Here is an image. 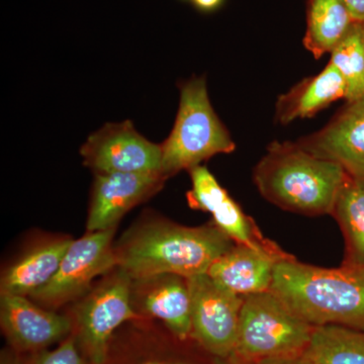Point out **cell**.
<instances>
[{
  "label": "cell",
  "mask_w": 364,
  "mask_h": 364,
  "mask_svg": "<svg viewBox=\"0 0 364 364\" xmlns=\"http://www.w3.org/2000/svg\"><path fill=\"white\" fill-rule=\"evenodd\" d=\"M234 242L214 223L183 226L147 212L114 242L117 267L131 279L173 273L184 277L208 272Z\"/></svg>",
  "instance_id": "1"
},
{
  "label": "cell",
  "mask_w": 364,
  "mask_h": 364,
  "mask_svg": "<svg viewBox=\"0 0 364 364\" xmlns=\"http://www.w3.org/2000/svg\"><path fill=\"white\" fill-rule=\"evenodd\" d=\"M270 291L313 327L364 330V267H315L294 256L275 265Z\"/></svg>",
  "instance_id": "2"
},
{
  "label": "cell",
  "mask_w": 364,
  "mask_h": 364,
  "mask_svg": "<svg viewBox=\"0 0 364 364\" xmlns=\"http://www.w3.org/2000/svg\"><path fill=\"white\" fill-rule=\"evenodd\" d=\"M347 172L298 143L273 142L254 169L261 196L282 210L305 215H331Z\"/></svg>",
  "instance_id": "3"
},
{
  "label": "cell",
  "mask_w": 364,
  "mask_h": 364,
  "mask_svg": "<svg viewBox=\"0 0 364 364\" xmlns=\"http://www.w3.org/2000/svg\"><path fill=\"white\" fill-rule=\"evenodd\" d=\"M179 90L176 124L161 144V173L166 179L182 170L200 166L215 155L230 154L236 149L229 131L210 104L205 76L183 81Z\"/></svg>",
  "instance_id": "4"
},
{
  "label": "cell",
  "mask_w": 364,
  "mask_h": 364,
  "mask_svg": "<svg viewBox=\"0 0 364 364\" xmlns=\"http://www.w3.org/2000/svg\"><path fill=\"white\" fill-rule=\"evenodd\" d=\"M313 329L272 291L251 294L244 298L236 346L230 358L259 361L304 355Z\"/></svg>",
  "instance_id": "5"
},
{
  "label": "cell",
  "mask_w": 364,
  "mask_h": 364,
  "mask_svg": "<svg viewBox=\"0 0 364 364\" xmlns=\"http://www.w3.org/2000/svg\"><path fill=\"white\" fill-rule=\"evenodd\" d=\"M131 280L117 267L72 304V335L90 364H105L109 341L124 323L143 320L132 308Z\"/></svg>",
  "instance_id": "6"
},
{
  "label": "cell",
  "mask_w": 364,
  "mask_h": 364,
  "mask_svg": "<svg viewBox=\"0 0 364 364\" xmlns=\"http://www.w3.org/2000/svg\"><path fill=\"white\" fill-rule=\"evenodd\" d=\"M116 232L117 228L86 232L72 242L52 279L28 298L53 311L82 298L97 279L117 267L114 253Z\"/></svg>",
  "instance_id": "7"
},
{
  "label": "cell",
  "mask_w": 364,
  "mask_h": 364,
  "mask_svg": "<svg viewBox=\"0 0 364 364\" xmlns=\"http://www.w3.org/2000/svg\"><path fill=\"white\" fill-rule=\"evenodd\" d=\"M191 339L210 358L227 360L234 353L243 296L205 274L188 277Z\"/></svg>",
  "instance_id": "8"
},
{
  "label": "cell",
  "mask_w": 364,
  "mask_h": 364,
  "mask_svg": "<svg viewBox=\"0 0 364 364\" xmlns=\"http://www.w3.org/2000/svg\"><path fill=\"white\" fill-rule=\"evenodd\" d=\"M83 164L97 173H161V144L150 142L131 121L107 123L80 149Z\"/></svg>",
  "instance_id": "9"
},
{
  "label": "cell",
  "mask_w": 364,
  "mask_h": 364,
  "mask_svg": "<svg viewBox=\"0 0 364 364\" xmlns=\"http://www.w3.org/2000/svg\"><path fill=\"white\" fill-rule=\"evenodd\" d=\"M0 326L9 347L31 355L61 343L73 332L68 314L49 310L28 296L0 294Z\"/></svg>",
  "instance_id": "10"
},
{
  "label": "cell",
  "mask_w": 364,
  "mask_h": 364,
  "mask_svg": "<svg viewBox=\"0 0 364 364\" xmlns=\"http://www.w3.org/2000/svg\"><path fill=\"white\" fill-rule=\"evenodd\" d=\"M183 341L155 320L124 323L109 341L105 364H215L186 352Z\"/></svg>",
  "instance_id": "11"
},
{
  "label": "cell",
  "mask_w": 364,
  "mask_h": 364,
  "mask_svg": "<svg viewBox=\"0 0 364 364\" xmlns=\"http://www.w3.org/2000/svg\"><path fill=\"white\" fill-rule=\"evenodd\" d=\"M191 188L186 193L189 208L212 215V222L234 243L269 252H284L274 242L265 238L252 218L227 193L205 166L189 170Z\"/></svg>",
  "instance_id": "12"
},
{
  "label": "cell",
  "mask_w": 364,
  "mask_h": 364,
  "mask_svg": "<svg viewBox=\"0 0 364 364\" xmlns=\"http://www.w3.org/2000/svg\"><path fill=\"white\" fill-rule=\"evenodd\" d=\"M162 173H97L91 188L86 232L117 228L124 215L157 195Z\"/></svg>",
  "instance_id": "13"
},
{
  "label": "cell",
  "mask_w": 364,
  "mask_h": 364,
  "mask_svg": "<svg viewBox=\"0 0 364 364\" xmlns=\"http://www.w3.org/2000/svg\"><path fill=\"white\" fill-rule=\"evenodd\" d=\"M131 304L141 318L162 323L183 341L193 340L188 277L159 273L132 279Z\"/></svg>",
  "instance_id": "14"
},
{
  "label": "cell",
  "mask_w": 364,
  "mask_h": 364,
  "mask_svg": "<svg viewBox=\"0 0 364 364\" xmlns=\"http://www.w3.org/2000/svg\"><path fill=\"white\" fill-rule=\"evenodd\" d=\"M298 144L316 156L338 163L348 176L364 178V95L348 102L322 130Z\"/></svg>",
  "instance_id": "15"
},
{
  "label": "cell",
  "mask_w": 364,
  "mask_h": 364,
  "mask_svg": "<svg viewBox=\"0 0 364 364\" xmlns=\"http://www.w3.org/2000/svg\"><path fill=\"white\" fill-rule=\"evenodd\" d=\"M291 257L286 251L269 252L235 243L212 263L207 274L220 286L245 298L270 291L275 265Z\"/></svg>",
  "instance_id": "16"
},
{
  "label": "cell",
  "mask_w": 364,
  "mask_h": 364,
  "mask_svg": "<svg viewBox=\"0 0 364 364\" xmlns=\"http://www.w3.org/2000/svg\"><path fill=\"white\" fill-rule=\"evenodd\" d=\"M73 238L50 235L31 244L1 272L0 294L31 296L46 286L58 270Z\"/></svg>",
  "instance_id": "17"
},
{
  "label": "cell",
  "mask_w": 364,
  "mask_h": 364,
  "mask_svg": "<svg viewBox=\"0 0 364 364\" xmlns=\"http://www.w3.org/2000/svg\"><path fill=\"white\" fill-rule=\"evenodd\" d=\"M347 97V85L338 69L331 63L314 77L306 78L280 95L277 121L287 124L298 119L313 117L332 102Z\"/></svg>",
  "instance_id": "18"
},
{
  "label": "cell",
  "mask_w": 364,
  "mask_h": 364,
  "mask_svg": "<svg viewBox=\"0 0 364 364\" xmlns=\"http://www.w3.org/2000/svg\"><path fill=\"white\" fill-rule=\"evenodd\" d=\"M331 215L343 235L342 265L364 267V178L347 176L335 200Z\"/></svg>",
  "instance_id": "19"
},
{
  "label": "cell",
  "mask_w": 364,
  "mask_h": 364,
  "mask_svg": "<svg viewBox=\"0 0 364 364\" xmlns=\"http://www.w3.org/2000/svg\"><path fill=\"white\" fill-rule=\"evenodd\" d=\"M353 23L343 0H308L304 45L321 58L332 52Z\"/></svg>",
  "instance_id": "20"
},
{
  "label": "cell",
  "mask_w": 364,
  "mask_h": 364,
  "mask_svg": "<svg viewBox=\"0 0 364 364\" xmlns=\"http://www.w3.org/2000/svg\"><path fill=\"white\" fill-rule=\"evenodd\" d=\"M304 355L313 364H364V330L334 325L314 327Z\"/></svg>",
  "instance_id": "21"
},
{
  "label": "cell",
  "mask_w": 364,
  "mask_h": 364,
  "mask_svg": "<svg viewBox=\"0 0 364 364\" xmlns=\"http://www.w3.org/2000/svg\"><path fill=\"white\" fill-rule=\"evenodd\" d=\"M329 63L338 69L347 85V102L364 95V33L360 23H353L332 50Z\"/></svg>",
  "instance_id": "22"
},
{
  "label": "cell",
  "mask_w": 364,
  "mask_h": 364,
  "mask_svg": "<svg viewBox=\"0 0 364 364\" xmlns=\"http://www.w3.org/2000/svg\"><path fill=\"white\" fill-rule=\"evenodd\" d=\"M28 364H90L79 349L73 335L54 349L36 352L28 355Z\"/></svg>",
  "instance_id": "23"
},
{
  "label": "cell",
  "mask_w": 364,
  "mask_h": 364,
  "mask_svg": "<svg viewBox=\"0 0 364 364\" xmlns=\"http://www.w3.org/2000/svg\"><path fill=\"white\" fill-rule=\"evenodd\" d=\"M0 364H28V355L18 353L7 346L0 353Z\"/></svg>",
  "instance_id": "24"
},
{
  "label": "cell",
  "mask_w": 364,
  "mask_h": 364,
  "mask_svg": "<svg viewBox=\"0 0 364 364\" xmlns=\"http://www.w3.org/2000/svg\"><path fill=\"white\" fill-rule=\"evenodd\" d=\"M354 23H364V0H343Z\"/></svg>",
  "instance_id": "25"
},
{
  "label": "cell",
  "mask_w": 364,
  "mask_h": 364,
  "mask_svg": "<svg viewBox=\"0 0 364 364\" xmlns=\"http://www.w3.org/2000/svg\"><path fill=\"white\" fill-rule=\"evenodd\" d=\"M226 0H191L193 6L203 14H212L224 6Z\"/></svg>",
  "instance_id": "26"
},
{
  "label": "cell",
  "mask_w": 364,
  "mask_h": 364,
  "mask_svg": "<svg viewBox=\"0 0 364 364\" xmlns=\"http://www.w3.org/2000/svg\"><path fill=\"white\" fill-rule=\"evenodd\" d=\"M261 364H313L305 355L291 356V358H282L264 359Z\"/></svg>",
  "instance_id": "27"
},
{
  "label": "cell",
  "mask_w": 364,
  "mask_h": 364,
  "mask_svg": "<svg viewBox=\"0 0 364 364\" xmlns=\"http://www.w3.org/2000/svg\"><path fill=\"white\" fill-rule=\"evenodd\" d=\"M226 364H261V360L259 361H241L237 360V359L229 358L227 360H225Z\"/></svg>",
  "instance_id": "28"
},
{
  "label": "cell",
  "mask_w": 364,
  "mask_h": 364,
  "mask_svg": "<svg viewBox=\"0 0 364 364\" xmlns=\"http://www.w3.org/2000/svg\"><path fill=\"white\" fill-rule=\"evenodd\" d=\"M215 364H226V363H225V360H222V359L215 358Z\"/></svg>",
  "instance_id": "29"
},
{
  "label": "cell",
  "mask_w": 364,
  "mask_h": 364,
  "mask_svg": "<svg viewBox=\"0 0 364 364\" xmlns=\"http://www.w3.org/2000/svg\"><path fill=\"white\" fill-rule=\"evenodd\" d=\"M361 25H363V33H364V23H361Z\"/></svg>",
  "instance_id": "30"
},
{
  "label": "cell",
  "mask_w": 364,
  "mask_h": 364,
  "mask_svg": "<svg viewBox=\"0 0 364 364\" xmlns=\"http://www.w3.org/2000/svg\"><path fill=\"white\" fill-rule=\"evenodd\" d=\"M181 1H188V0H181Z\"/></svg>",
  "instance_id": "31"
}]
</instances>
